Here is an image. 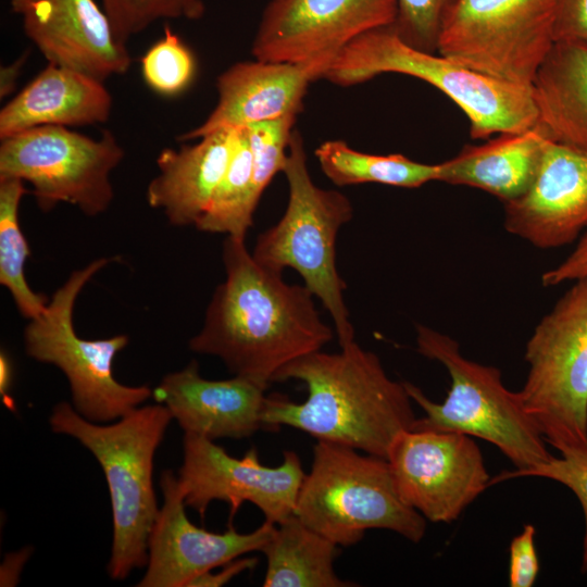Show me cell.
Instances as JSON below:
<instances>
[{
	"label": "cell",
	"instance_id": "cell-1",
	"mask_svg": "<svg viewBox=\"0 0 587 587\" xmlns=\"http://www.w3.org/2000/svg\"><path fill=\"white\" fill-rule=\"evenodd\" d=\"M245 239H224L225 279L188 345L196 353L222 360L233 375L267 388L283 367L322 350L335 329L321 317L314 295L258 263Z\"/></svg>",
	"mask_w": 587,
	"mask_h": 587
},
{
	"label": "cell",
	"instance_id": "cell-2",
	"mask_svg": "<svg viewBox=\"0 0 587 587\" xmlns=\"http://www.w3.org/2000/svg\"><path fill=\"white\" fill-rule=\"evenodd\" d=\"M300 380L301 403L266 396L263 428L289 426L317 440L387 459L396 439L413 428L416 416L403 382L391 379L378 355L351 340L339 352L322 350L283 367L274 383Z\"/></svg>",
	"mask_w": 587,
	"mask_h": 587
},
{
	"label": "cell",
	"instance_id": "cell-3",
	"mask_svg": "<svg viewBox=\"0 0 587 587\" xmlns=\"http://www.w3.org/2000/svg\"><path fill=\"white\" fill-rule=\"evenodd\" d=\"M172 420L161 403L138 407L109 425L88 421L68 402L58 403L49 417L51 429L78 440L104 473L113 517L108 563L113 579L147 565L149 537L160 510L153 460Z\"/></svg>",
	"mask_w": 587,
	"mask_h": 587
},
{
	"label": "cell",
	"instance_id": "cell-4",
	"mask_svg": "<svg viewBox=\"0 0 587 587\" xmlns=\"http://www.w3.org/2000/svg\"><path fill=\"white\" fill-rule=\"evenodd\" d=\"M415 330L416 351L445 366L450 387L445 400L437 403L420 387L403 382L412 401L424 412L412 429L480 438L496 446L515 471L532 469L553 457L519 392L504 386L497 367L467 359L458 341L444 333L423 324H416Z\"/></svg>",
	"mask_w": 587,
	"mask_h": 587
},
{
	"label": "cell",
	"instance_id": "cell-5",
	"mask_svg": "<svg viewBox=\"0 0 587 587\" xmlns=\"http://www.w3.org/2000/svg\"><path fill=\"white\" fill-rule=\"evenodd\" d=\"M386 73L416 77L444 92L467 116L473 139L522 132L537 123L530 88L491 78L438 53L415 49L401 40L391 25L366 32L345 46L323 78L349 87Z\"/></svg>",
	"mask_w": 587,
	"mask_h": 587
},
{
	"label": "cell",
	"instance_id": "cell-6",
	"mask_svg": "<svg viewBox=\"0 0 587 587\" xmlns=\"http://www.w3.org/2000/svg\"><path fill=\"white\" fill-rule=\"evenodd\" d=\"M283 173L288 203L280 220L255 240L252 257L263 266L283 272L289 267L329 313L339 346L354 340L345 301L346 282L336 262L339 229L353 217L349 198L312 179L301 134L294 129Z\"/></svg>",
	"mask_w": 587,
	"mask_h": 587
},
{
	"label": "cell",
	"instance_id": "cell-7",
	"mask_svg": "<svg viewBox=\"0 0 587 587\" xmlns=\"http://www.w3.org/2000/svg\"><path fill=\"white\" fill-rule=\"evenodd\" d=\"M294 514L339 547L355 545L369 529L415 544L426 532V519L401 499L387 459L324 440L313 447Z\"/></svg>",
	"mask_w": 587,
	"mask_h": 587
},
{
	"label": "cell",
	"instance_id": "cell-8",
	"mask_svg": "<svg viewBox=\"0 0 587 587\" xmlns=\"http://www.w3.org/2000/svg\"><path fill=\"white\" fill-rule=\"evenodd\" d=\"M524 358L517 392L546 442L561 454L587 451V276L539 321Z\"/></svg>",
	"mask_w": 587,
	"mask_h": 587
},
{
	"label": "cell",
	"instance_id": "cell-9",
	"mask_svg": "<svg viewBox=\"0 0 587 587\" xmlns=\"http://www.w3.org/2000/svg\"><path fill=\"white\" fill-rule=\"evenodd\" d=\"M115 259L98 258L73 271L23 333L26 354L57 366L68 382L73 408L95 423L120 420L152 396L150 387L124 385L113 375V360L128 345L127 335L84 339L73 324L83 288Z\"/></svg>",
	"mask_w": 587,
	"mask_h": 587
},
{
	"label": "cell",
	"instance_id": "cell-10",
	"mask_svg": "<svg viewBox=\"0 0 587 587\" xmlns=\"http://www.w3.org/2000/svg\"><path fill=\"white\" fill-rule=\"evenodd\" d=\"M0 140V178L30 184L42 211L65 202L97 216L110 208L111 173L125 155L112 132L91 138L68 127L39 126Z\"/></svg>",
	"mask_w": 587,
	"mask_h": 587
},
{
	"label": "cell",
	"instance_id": "cell-11",
	"mask_svg": "<svg viewBox=\"0 0 587 587\" xmlns=\"http://www.w3.org/2000/svg\"><path fill=\"white\" fill-rule=\"evenodd\" d=\"M558 0H459L437 53L474 72L532 88L554 43Z\"/></svg>",
	"mask_w": 587,
	"mask_h": 587
},
{
	"label": "cell",
	"instance_id": "cell-12",
	"mask_svg": "<svg viewBox=\"0 0 587 587\" xmlns=\"http://www.w3.org/2000/svg\"><path fill=\"white\" fill-rule=\"evenodd\" d=\"M183 448L177 478L186 507L196 510L201 519L214 500L229 505V523L247 501L275 525L294 515L305 476L295 451H284L283 462L272 467L260 462L255 448L235 458L214 440L193 434H185Z\"/></svg>",
	"mask_w": 587,
	"mask_h": 587
},
{
	"label": "cell",
	"instance_id": "cell-13",
	"mask_svg": "<svg viewBox=\"0 0 587 587\" xmlns=\"http://www.w3.org/2000/svg\"><path fill=\"white\" fill-rule=\"evenodd\" d=\"M401 499L433 523H452L491 477L479 447L455 432L405 430L388 458Z\"/></svg>",
	"mask_w": 587,
	"mask_h": 587
},
{
	"label": "cell",
	"instance_id": "cell-14",
	"mask_svg": "<svg viewBox=\"0 0 587 587\" xmlns=\"http://www.w3.org/2000/svg\"><path fill=\"white\" fill-rule=\"evenodd\" d=\"M397 0H271L251 46L255 60L300 63L336 54L360 35L390 26Z\"/></svg>",
	"mask_w": 587,
	"mask_h": 587
},
{
	"label": "cell",
	"instance_id": "cell-15",
	"mask_svg": "<svg viewBox=\"0 0 587 587\" xmlns=\"http://www.w3.org/2000/svg\"><path fill=\"white\" fill-rule=\"evenodd\" d=\"M163 504L148 544V562L138 587H187L195 577L253 551H261L275 524L264 521L251 533L232 523L224 533L198 527L187 517L185 498L172 470L162 473Z\"/></svg>",
	"mask_w": 587,
	"mask_h": 587
},
{
	"label": "cell",
	"instance_id": "cell-16",
	"mask_svg": "<svg viewBox=\"0 0 587 587\" xmlns=\"http://www.w3.org/2000/svg\"><path fill=\"white\" fill-rule=\"evenodd\" d=\"M10 8L48 63L102 82L129 70L127 45L96 0H10Z\"/></svg>",
	"mask_w": 587,
	"mask_h": 587
},
{
	"label": "cell",
	"instance_id": "cell-17",
	"mask_svg": "<svg viewBox=\"0 0 587 587\" xmlns=\"http://www.w3.org/2000/svg\"><path fill=\"white\" fill-rule=\"evenodd\" d=\"M503 207L504 228L530 245L574 242L587 229V151L548 139L532 185Z\"/></svg>",
	"mask_w": 587,
	"mask_h": 587
},
{
	"label": "cell",
	"instance_id": "cell-18",
	"mask_svg": "<svg viewBox=\"0 0 587 587\" xmlns=\"http://www.w3.org/2000/svg\"><path fill=\"white\" fill-rule=\"evenodd\" d=\"M334 58L323 55L300 63L254 60L230 65L216 78L215 108L177 140H197L220 129L298 115L309 85L324 77Z\"/></svg>",
	"mask_w": 587,
	"mask_h": 587
},
{
	"label": "cell",
	"instance_id": "cell-19",
	"mask_svg": "<svg viewBox=\"0 0 587 587\" xmlns=\"http://www.w3.org/2000/svg\"><path fill=\"white\" fill-rule=\"evenodd\" d=\"M267 388L240 376L207 379L191 361L180 371L166 374L152 390L185 434L211 440L241 439L263 428L262 411Z\"/></svg>",
	"mask_w": 587,
	"mask_h": 587
},
{
	"label": "cell",
	"instance_id": "cell-20",
	"mask_svg": "<svg viewBox=\"0 0 587 587\" xmlns=\"http://www.w3.org/2000/svg\"><path fill=\"white\" fill-rule=\"evenodd\" d=\"M241 127L208 134L179 149L165 148L157 158L158 174L147 187V201L172 226H196L205 212L237 148Z\"/></svg>",
	"mask_w": 587,
	"mask_h": 587
},
{
	"label": "cell",
	"instance_id": "cell-21",
	"mask_svg": "<svg viewBox=\"0 0 587 587\" xmlns=\"http://www.w3.org/2000/svg\"><path fill=\"white\" fill-rule=\"evenodd\" d=\"M113 99L104 82L48 63L0 110V139L39 126L79 127L105 123Z\"/></svg>",
	"mask_w": 587,
	"mask_h": 587
},
{
	"label": "cell",
	"instance_id": "cell-22",
	"mask_svg": "<svg viewBox=\"0 0 587 587\" xmlns=\"http://www.w3.org/2000/svg\"><path fill=\"white\" fill-rule=\"evenodd\" d=\"M548 139L536 123L522 132L499 134L483 145L465 146L455 157L438 163V182L474 187L503 203L514 200L532 185Z\"/></svg>",
	"mask_w": 587,
	"mask_h": 587
},
{
	"label": "cell",
	"instance_id": "cell-23",
	"mask_svg": "<svg viewBox=\"0 0 587 587\" xmlns=\"http://www.w3.org/2000/svg\"><path fill=\"white\" fill-rule=\"evenodd\" d=\"M530 89L548 138L587 151V40H555Z\"/></svg>",
	"mask_w": 587,
	"mask_h": 587
},
{
	"label": "cell",
	"instance_id": "cell-24",
	"mask_svg": "<svg viewBox=\"0 0 587 587\" xmlns=\"http://www.w3.org/2000/svg\"><path fill=\"white\" fill-rule=\"evenodd\" d=\"M261 552L266 558L264 587L355 586L334 570L339 546L295 514L275 525Z\"/></svg>",
	"mask_w": 587,
	"mask_h": 587
},
{
	"label": "cell",
	"instance_id": "cell-25",
	"mask_svg": "<svg viewBox=\"0 0 587 587\" xmlns=\"http://www.w3.org/2000/svg\"><path fill=\"white\" fill-rule=\"evenodd\" d=\"M314 154L324 175L336 186L375 183L417 188L439 177V164L416 162L399 153L369 154L342 140H326Z\"/></svg>",
	"mask_w": 587,
	"mask_h": 587
},
{
	"label": "cell",
	"instance_id": "cell-26",
	"mask_svg": "<svg viewBox=\"0 0 587 587\" xmlns=\"http://www.w3.org/2000/svg\"><path fill=\"white\" fill-rule=\"evenodd\" d=\"M260 199L253 185L251 150L241 127L229 164L195 227L210 234L246 237Z\"/></svg>",
	"mask_w": 587,
	"mask_h": 587
},
{
	"label": "cell",
	"instance_id": "cell-27",
	"mask_svg": "<svg viewBox=\"0 0 587 587\" xmlns=\"http://www.w3.org/2000/svg\"><path fill=\"white\" fill-rule=\"evenodd\" d=\"M25 193L23 180L0 178V284L10 292L18 312L32 320L45 311L47 301L25 278V262L30 250L18 222Z\"/></svg>",
	"mask_w": 587,
	"mask_h": 587
},
{
	"label": "cell",
	"instance_id": "cell-28",
	"mask_svg": "<svg viewBox=\"0 0 587 587\" xmlns=\"http://www.w3.org/2000/svg\"><path fill=\"white\" fill-rule=\"evenodd\" d=\"M115 37L123 43L161 20L197 21L204 0H100Z\"/></svg>",
	"mask_w": 587,
	"mask_h": 587
},
{
	"label": "cell",
	"instance_id": "cell-29",
	"mask_svg": "<svg viewBox=\"0 0 587 587\" xmlns=\"http://www.w3.org/2000/svg\"><path fill=\"white\" fill-rule=\"evenodd\" d=\"M196 60L191 50L166 26L164 35L141 58L145 83L162 96H176L192 83Z\"/></svg>",
	"mask_w": 587,
	"mask_h": 587
},
{
	"label": "cell",
	"instance_id": "cell-30",
	"mask_svg": "<svg viewBox=\"0 0 587 587\" xmlns=\"http://www.w3.org/2000/svg\"><path fill=\"white\" fill-rule=\"evenodd\" d=\"M297 115L248 125L245 128L252 155L253 185L258 196L283 172Z\"/></svg>",
	"mask_w": 587,
	"mask_h": 587
},
{
	"label": "cell",
	"instance_id": "cell-31",
	"mask_svg": "<svg viewBox=\"0 0 587 587\" xmlns=\"http://www.w3.org/2000/svg\"><path fill=\"white\" fill-rule=\"evenodd\" d=\"M459 0H397V16L391 25L409 46L437 53L442 27Z\"/></svg>",
	"mask_w": 587,
	"mask_h": 587
},
{
	"label": "cell",
	"instance_id": "cell-32",
	"mask_svg": "<svg viewBox=\"0 0 587 587\" xmlns=\"http://www.w3.org/2000/svg\"><path fill=\"white\" fill-rule=\"evenodd\" d=\"M541 477L558 482L571 489L582 505L585 517V534L582 551V573H587V451L552 457L532 469L505 471L490 479L489 486L512 478Z\"/></svg>",
	"mask_w": 587,
	"mask_h": 587
},
{
	"label": "cell",
	"instance_id": "cell-33",
	"mask_svg": "<svg viewBox=\"0 0 587 587\" xmlns=\"http://www.w3.org/2000/svg\"><path fill=\"white\" fill-rule=\"evenodd\" d=\"M536 529L525 524L522 532L512 538L509 548V585L532 587L539 574V559L535 546Z\"/></svg>",
	"mask_w": 587,
	"mask_h": 587
},
{
	"label": "cell",
	"instance_id": "cell-34",
	"mask_svg": "<svg viewBox=\"0 0 587 587\" xmlns=\"http://www.w3.org/2000/svg\"><path fill=\"white\" fill-rule=\"evenodd\" d=\"M554 39L587 40V0H558Z\"/></svg>",
	"mask_w": 587,
	"mask_h": 587
},
{
	"label": "cell",
	"instance_id": "cell-35",
	"mask_svg": "<svg viewBox=\"0 0 587 587\" xmlns=\"http://www.w3.org/2000/svg\"><path fill=\"white\" fill-rule=\"evenodd\" d=\"M587 276V232L584 233L574 250L557 266L546 271L541 283L546 287L558 286Z\"/></svg>",
	"mask_w": 587,
	"mask_h": 587
},
{
	"label": "cell",
	"instance_id": "cell-36",
	"mask_svg": "<svg viewBox=\"0 0 587 587\" xmlns=\"http://www.w3.org/2000/svg\"><path fill=\"white\" fill-rule=\"evenodd\" d=\"M259 560L254 557H239L222 565L217 573L205 572L192 580L187 587H221L245 571L253 569Z\"/></svg>",
	"mask_w": 587,
	"mask_h": 587
},
{
	"label": "cell",
	"instance_id": "cell-37",
	"mask_svg": "<svg viewBox=\"0 0 587 587\" xmlns=\"http://www.w3.org/2000/svg\"><path fill=\"white\" fill-rule=\"evenodd\" d=\"M27 60V53L22 54L12 63L1 66L0 71V98L9 96L14 91L17 78Z\"/></svg>",
	"mask_w": 587,
	"mask_h": 587
},
{
	"label": "cell",
	"instance_id": "cell-38",
	"mask_svg": "<svg viewBox=\"0 0 587 587\" xmlns=\"http://www.w3.org/2000/svg\"><path fill=\"white\" fill-rule=\"evenodd\" d=\"M12 384V365L5 352L0 354V394L7 405L12 408L13 400L9 397Z\"/></svg>",
	"mask_w": 587,
	"mask_h": 587
}]
</instances>
